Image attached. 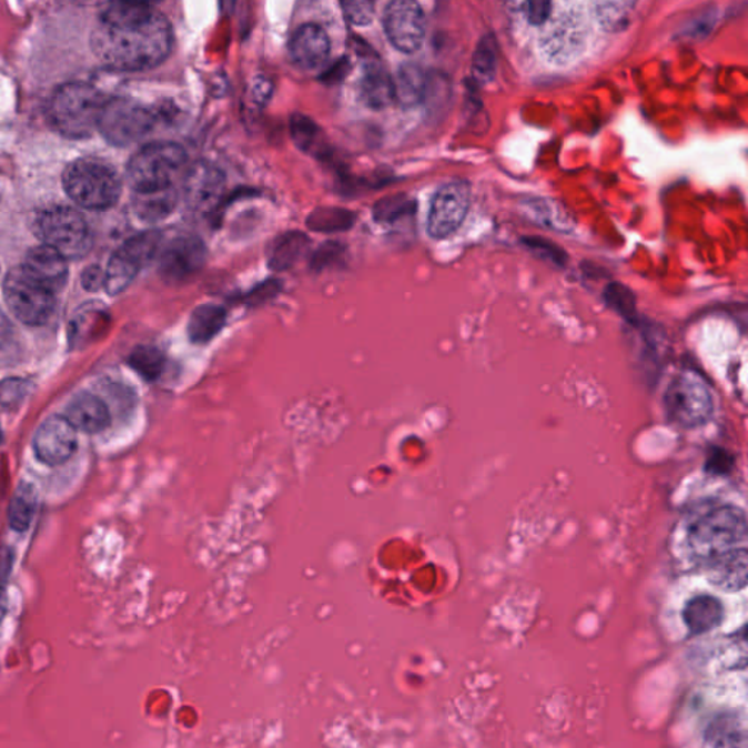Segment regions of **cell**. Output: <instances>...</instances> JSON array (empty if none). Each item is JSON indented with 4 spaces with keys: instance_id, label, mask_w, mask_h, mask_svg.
Returning a JSON list of instances; mask_svg holds the SVG:
<instances>
[{
    "instance_id": "obj_30",
    "label": "cell",
    "mask_w": 748,
    "mask_h": 748,
    "mask_svg": "<svg viewBox=\"0 0 748 748\" xmlns=\"http://www.w3.org/2000/svg\"><path fill=\"white\" fill-rule=\"evenodd\" d=\"M291 135H293V140L300 150L306 151L309 154H322L323 145H325L322 140L323 133L321 128L306 115H293V119H291Z\"/></svg>"
},
{
    "instance_id": "obj_10",
    "label": "cell",
    "mask_w": 748,
    "mask_h": 748,
    "mask_svg": "<svg viewBox=\"0 0 748 748\" xmlns=\"http://www.w3.org/2000/svg\"><path fill=\"white\" fill-rule=\"evenodd\" d=\"M161 234L145 231L129 239L109 262L104 274V289L110 295L122 293L137 279L142 267L159 252Z\"/></svg>"
},
{
    "instance_id": "obj_33",
    "label": "cell",
    "mask_w": 748,
    "mask_h": 748,
    "mask_svg": "<svg viewBox=\"0 0 748 748\" xmlns=\"http://www.w3.org/2000/svg\"><path fill=\"white\" fill-rule=\"evenodd\" d=\"M631 8L634 4L626 2L599 3L597 4L599 22L607 30H621L623 26H627Z\"/></svg>"
},
{
    "instance_id": "obj_37",
    "label": "cell",
    "mask_w": 748,
    "mask_h": 748,
    "mask_svg": "<svg viewBox=\"0 0 748 748\" xmlns=\"http://www.w3.org/2000/svg\"><path fill=\"white\" fill-rule=\"evenodd\" d=\"M553 4L549 2H528L524 4V13L530 26H542L549 18Z\"/></svg>"
},
{
    "instance_id": "obj_38",
    "label": "cell",
    "mask_w": 748,
    "mask_h": 748,
    "mask_svg": "<svg viewBox=\"0 0 748 748\" xmlns=\"http://www.w3.org/2000/svg\"><path fill=\"white\" fill-rule=\"evenodd\" d=\"M253 99H255L256 103L260 104H265L267 100H270L271 92H272V84L271 81L265 80V78H261V80H256L255 84H253Z\"/></svg>"
},
{
    "instance_id": "obj_16",
    "label": "cell",
    "mask_w": 748,
    "mask_h": 748,
    "mask_svg": "<svg viewBox=\"0 0 748 748\" xmlns=\"http://www.w3.org/2000/svg\"><path fill=\"white\" fill-rule=\"evenodd\" d=\"M289 52L299 68L312 71L330 58L331 40L321 26L303 24L291 37Z\"/></svg>"
},
{
    "instance_id": "obj_34",
    "label": "cell",
    "mask_w": 748,
    "mask_h": 748,
    "mask_svg": "<svg viewBox=\"0 0 748 748\" xmlns=\"http://www.w3.org/2000/svg\"><path fill=\"white\" fill-rule=\"evenodd\" d=\"M346 21L355 27L371 26L374 18V3L366 0H354L343 3Z\"/></svg>"
},
{
    "instance_id": "obj_5",
    "label": "cell",
    "mask_w": 748,
    "mask_h": 748,
    "mask_svg": "<svg viewBox=\"0 0 748 748\" xmlns=\"http://www.w3.org/2000/svg\"><path fill=\"white\" fill-rule=\"evenodd\" d=\"M68 196L81 208L104 211L119 201L122 182L112 165L97 159H81L63 174Z\"/></svg>"
},
{
    "instance_id": "obj_35",
    "label": "cell",
    "mask_w": 748,
    "mask_h": 748,
    "mask_svg": "<svg viewBox=\"0 0 748 748\" xmlns=\"http://www.w3.org/2000/svg\"><path fill=\"white\" fill-rule=\"evenodd\" d=\"M718 732L712 737L714 748H748L745 729L725 725V720Z\"/></svg>"
},
{
    "instance_id": "obj_13",
    "label": "cell",
    "mask_w": 748,
    "mask_h": 748,
    "mask_svg": "<svg viewBox=\"0 0 748 748\" xmlns=\"http://www.w3.org/2000/svg\"><path fill=\"white\" fill-rule=\"evenodd\" d=\"M228 179L223 170L201 160L188 168L183 175V200L189 210L206 214L223 201Z\"/></svg>"
},
{
    "instance_id": "obj_29",
    "label": "cell",
    "mask_w": 748,
    "mask_h": 748,
    "mask_svg": "<svg viewBox=\"0 0 748 748\" xmlns=\"http://www.w3.org/2000/svg\"><path fill=\"white\" fill-rule=\"evenodd\" d=\"M307 237L302 233L285 234L271 247L270 265L276 271L287 270L306 247Z\"/></svg>"
},
{
    "instance_id": "obj_4",
    "label": "cell",
    "mask_w": 748,
    "mask_h": 748,
    "mask_svg": "<svg viewBox=\"0 0 748 748\" xmlns=\"http://www.w3.org/2000/svg\"><path fill=\"white\" fill-rule=\"evenodd\" d=\"M188 152L175 142H152L142 146L128 164V182L133 193L175 188L188 170Z\"/></svg>"
},
{
    "instance_id": "obj_39",
    "label": "cell",
    "mask_w": 748,
    "mask_h": 748,
    "mask_svg": "<svg viewBox=\"0 0 748 748\" xmlns=\"http://www.w3.org/2000/svg\"><path fill=\"white\" fill-rule=\"evenodd\" d=\"M85 289L99 290L101 285L104 287V275H101L100 267H88L84 279Z\"/></svg>"
},
{
    "instance_id": "obj_21",
    "label": "cell",
    "mask_w": 748,
    "mask_h": 748,
    "mask_svg": "<svg viewBox=\"0 0 748 748\" xmlns=\"http://www.w3.org/2000/svg\"><path fill=\"white\" fill-rule=\"evenodd\" d=\"M683 618L693 636L709 634L724 621V605L712 595H697L686 604Z\"/></svg>"
},
{
    "instance_id": "obj_27",
    "label": "cell",
    "mask_w": 748,
    "mask_h": 748,
    "mask_svg": "<svg viewBox=\"0 0 748 748\" xmlns=\"http://www.w3.org/2000/svg\"><path fill=\"white\" fill-rule=\"evenodd\" d=\"M37 494L31 484H21L13 493L9 505V524L17 533H26L34 519Z\"/></svg>"
},
{
    "instance_id": "obj_14",
    "label": "cell",
    "mask_w": 748,
    "mask_h": 748,
    "mask_svg": "<svg viewBox=\"0 0 748 748\" xmlns=\"http://www.w3.org/2000/svg\"><path fill=\"white\" fill-rule=\"evenodd\" d=\"M206 261V247L196 235L175 237L161 252L159 271L168 284L182 285L200 274Z\"/></svg>"
},
{
    "instance_id": "obj_3",
    "label": "cell",
    "mask_w": 748,
    "mask_h": 748,
    "mask_svg": "<svg viewBox=\"0 0 748 748\" xmlns=\"http://www.w3.org/2000/svg\"><path fill=\"white\" fill-rule=\"evenodd\" d=\"M105 97L85 82L59 87L49 101V122L63 137L81 140L99 131Z\"/></svg>"
},
{
    "instance_id": "obj_31",
    "label": "cell",
    "mask_w": 748,
    "mask_h": 748,
    "mask_svg": "<svg viewBox=\"0 0 748 748\" xmlns=\"http://www.w3.org/2000/svg\"><path fill=\"white\" fill-rule=\"evenodd\" d=\"M604 300L608 307L617 312L629 323H637L636 300L634 293L625 285L611 283L604 290Z\"/></svg>"
},
{
    "instance_id": "obj_26",
    "label": "cell",
    "mask_w": 748,
    "mask_h": 748,
    "mask_svg": "<svg viewBox=\"0 0 748 748\" xmlns=\"http://www.w3.org/2000/svg\"><path fill=\"white\" fill-rule=\"evenodd\" d=\"M497 71V44L493 36H484L475 49L471 63V78L477 87H486L493 82Z\"/></svg>"
},
{
    "instance_id": "obj_23",
    "label": "cell",
    "mask_w": 748,
    "mask_h": 748,
    "mask_svg": "<svg viewBox=\"0 0 748 748\" xmlns=\"http://www.w3.org/2000/svg\"><path fill=\"white\" fill-rule=\"evenodd\" d=\"M428 80L417 63H404L394 80L395 100L403 108H417L426 99Z\"/></svg>"
},
{
    "instance_id": "obj_40",
    "label": "cell",
    "mask_w": 748,
    "mask_h": 748,
    "mask_svg": "<svg viewBox=\"0 0 748 748\" xmlns=\"http://www.w3.org/2000/svg\"><path fill=\"white\" fill-rule=\"evenodd\" d=\"M8 613V594L4 590L3 586L0 585V623H2L4 616Z\"/></svg>"
},
{
    "instance_id": "obj_18",
    "label": "cell",
    "mask_w": 748,
    "mask_h": 748,
    "mask_svg": "<svg viewBox=\"0 0 748 748\" xmlns=\"http://www.w3.org/2000/svg\"><path fill=\"white\" fill-rule=\"evenodd\" d=\"M27 274L39 281L53 293L62 289L68 280V261L48 246L32 247L22 263Z\"/></svg>"
},
{
    "instance_id": "obj_2",
    "label": "cell",
    "mask_w": 748,
    "mask_h": 748,
    "mask_svg": "<svg viewBox=\"0 0 748 748\" xmlns=\"http://www.w3.org/2000/svg\"><path fill=\"white\" fill-rule=\"evenodd\" d=\"M747 519L740 507L720 505L705 507L691 519L689 543L693 557L701 566L724 554L747 547Z\"/></svg>"
},
{
    "instance_id": "obj_7",
    "label": "cell",
    "mask_w": 748,
    "mask_h": 748,
    "mask_svg": "<svg viewBox=\"0 0 748 748\" xmlns=\"http://www.w3.org/2000/svg\"><path fill=\"white\" fill-rule=\"evenodd\" d=\"M669 422L681 428L704 426L715 411L712 391L699 373H678L669 383L664 396Z\"/></svg>"
},
{
    "instance_id": "obj_25",
    "label": "cell",
    "mask_w": 748,
    "mask_h": 748,
    "mask_svg": "<svg viewBox=\"0 0 748 748\" xmlns=\"http://www.w3.org/2000/svg\"><path fill=\"white\" fill-rule=\"evenodd\" d=\"M525 214L535 224L544 229L570 233L575 229V220L560 203L552 200H533L525 202Z\"/></svg>"
},
{
    "instance_id": "obj_11",
    "label": "cell",
    "mask_w": 748,
    "mask_h": 748,
    "mask_svg": "<svg viewBox=\"0 0 748 748\" xmlns=\"http://www.w3.org/2000/svg\"><path fill=\"white\" fill-rule=\"evenodd\" d=\"M469 202L471 188L464 180H454L438 189L427 219L431 237L442 240L454 234L468 214Z\"/></svg>"
},
{
    "instance_id": "obj_19",
    "label": "cell",
    "mask_w": 748,
    "mask_h": 748,
    "mask_svg": "<svg viewBox=\"0 0 748 748\" xmlns=\"http://www.w3.org/2000/svg\"><path fill=\"white\" fill-rule=\"evenodd\" d=\"M747 547L724 554L705 566L709 582L720 590L737 593L747 585Z\"/></svg>"
},
{
    "instance_id": "obj_20",
    "label": "cell",
    "mask_w": 748,
    "mask_h": 748,
    "mask_svg": "<svg viewBox=\"0 0 748 748\" xmlns=\"http://www.w3.org/2000/svg\"><path fill=\"white\" fill-rule=\"evenodd\" d=\"M360 97L368 109L383 110L390 108L395 100L394 78L382 64L368 63L364 68L360 82Z\"/></svg>"
},
{
    "instance_id": "obj_8",
    "label": "cell",
    "mask_w": 748,
    "mask_h": 748,
    "mask_svg": "<svg viewBox=\"0 0 748 748\" xmlns=\"http://www.w3.org/2000/svg\"><path fill=\"white\" fill-rule=\"evenodd\" d=\"M4 303L18 321L29 326L44 325L54 312V293L27 274L24 267H13L3 280Z\"/></svg>"
},
{
    "instance_id": "obj_22",
    "label": "cell",
    "mask_w": 748,
    "mask_h": 748,
    "mask_svg": "<svg viewBox=\"0 0 748 748\" xmlns=\"http://www.w3.org/2000/svg\"><path fill=\"white\" fill-rule=\"evenodd\" d=\"M228 323V311L219 304L206 303L192 312L188 322V338L192 344L211 343Z\"/></svg>"
},
{
    "instance_id": "obj_1",
    "label": "cell",
    "mask_w": 748,
    "mask_h": 748,
    "mask_svg": "<svg viewBox=\"0 0 748 748\" xmlns=\"http://www.w3.org/2000/svg\"><path fill=\"white\" fill-rule=\"evenodd\" d=\"M91 46L101 63L114 71H146L172 52V26L150 3L114 2L101 12Z\"/></svg>"
},
{
    "instance_id": "obj_24",
    "label": "cell",
    "mask_w": 748,
    "mask_h": 748,
    "mask_svg": "<svg viewBox=\"0 0 748 748\" xmlns=\"http://www.w3.org/2000/svg\"><path fill=\"white\" fill-rule=\"evenodd\" d=\"M179 192L175 188L164 191L135 193L133 195V210L141 220L148 223L168 219L178 206Z\"/></svg>"
},
{
    "instance_id": "obj_6",
    "label": "cell",
    "mask_w": 748,
    "mask_h": 748,
    "mask_svg": "<svg viewBox=\"0 0 748 748\" xmlns=\"http://www.w3.org/2000/svg\"><path fill=\"white\" fill-rule=\"evenodd\" d=\"M36 234L44 246L64 260H80L91 251L92 237L84 216L71 206L58 205L41 211L34 221Z\"/></svg>"
},
{
    "instance_id": "obj_36",
    "label": "cell",
    "mask_w": 748,
    "mask_h": 748,
    "mask_svg": "<svg viewBox=\"0 0 748 748\" xmlns=\"http://www.w3.org/2000/svg\"><path fill=\"white\" fill-rule=\"evenodd\" d=\"M734 458L724 449H712L708 461H706V471L714 475H727L732 469Z\"/></svg>"
},
{
    "instance_id": "obj_28",
    "label": "cell",
    "mask_w": 748,
    "mask_h": 748,
    "mask_svg": "<svg viewBox=\"0 0 748 748\" xmlns=\"http://www.w3.org/2000/svg\"><path fill=\"white\" fill-rule=\"evenodd\" d=\"M128 363L144 381L155 382L163 376L165 355L156 346L140 345L129 355Z\"/></svg>"
},
{
    "instance_id": "obj_17",
    "label": "cell",
    "mask_w": 748,
    "mask_h": 748,
    "mask_svg": "<svg viewBox=\"0 0 748 748\" xmlns=\"http://www.w3.org/2000/svg\"><path fill=\"white\" fill-rule=\"evenodd\" d=\"M63 417L72 424L77 432L97 434L104 432L112 423L109 406L104 401L90 392L73 396L64 410Z\"/></svg>"
},
{
    "instance_id": "obj_32",
    "label": "cell",
    "mask_w": 748,
    "mask_h": 748,
    "mask_svg": "<svg viewBox=\"0 0 748 748\" xmlns=\"http://www.w3.org/2000/svg\"><path fill=\"white\" fill-rule=\"evenodd\" d=\"M524 246L533 252L539 260L552 263L556 266H565L567 262L566 252L558 247L556 243L549 242L543 237H525L522 239Z\"/></svg>"
},
{
    "instance_id": "obj_9",
    "label": "cell",
    "mask_w": 748,
    "mask_h": 748,
    "mask_svg": "<svg viewBox=\"0 0 748 748\" xmlns=\"http://www.w3.org/2000/svg\"><path fill=\"white\" fill-rule=\"evenodd\" d=\"M155 114L138 101L112 99L105 101L99 131L110 144L127 146L141 141L152 131Z\"/></svg>"
},
{
    "instance_id": "obj_15",
    "label": "cell",
    "mask_w": 748,
    "mask_h": 748,
    "mask_svg": "<svg viewBox=\"0 0 748 748\" xmlns=\"http://www.w3.org/2000/svg\"><path fill=\"white\" fill-rule=\"evenodd\" d=\"M77 447L78 432L63 415H52L37 428L34 455L41 464L62 465L72 458Z\"/></svg>"
},
{
    "instance_id": "obj_12",
    "label": "cell",
    "mask_w": 748,
    "mask_h": 748,
    "mask_svg": "<svg viewBox=\"0 0 748 748\" xmlns=\"http://www.w3.org/2000/svg\"><path fill=\"white\" fill-rule=\"evenodd\" d=\"M383 27L394 48L406 54L418 52L426 39V16L413 0H395L387 4Z\"/></svg>"
}]
</instances>
